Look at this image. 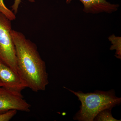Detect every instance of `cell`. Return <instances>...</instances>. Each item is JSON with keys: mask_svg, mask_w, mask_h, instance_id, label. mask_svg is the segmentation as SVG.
<instances>
[{"mask_svg": "<svg viewBox=\"0 0 121 121\" xmlns=\"http://www.w3.org/2000/svg\"><path fill=\"white\" fill-rule=\"evenodd\" d=\"M11 34L15 44L18 74L33 91H45L49 83L48 74L37 46L22 33L12 30Z\"/></svg>", "mask_w": 121, "mask_h": 121, "instance_id": "obj_1", "label": "cell"}, {"mask_svg": "<svg viewBox=\"0 0 121 121\" xmlns=\"http://www.w3.org/2000/svg\"><path fill=\"white\" fill-rule=\"evenodd\" d=\"M76 95L81 102L79 110L73 119L79 121H94L99 112L107 109H112L121 103V98L115 95L114 90L107 91L95 90L93 93H84L75 91L64 87Z\"/></svg>", "mask_w": 121, "mask_h": 121, "instance_id": "obj_2", "label": "cell"}, {"mask_svg": "<svg viewBox=\"0 0 121 121\" xmlns=\"http://www.w3.org/2000/svg\"><path fill=\"white\" fill-rule=\"evenodd\" d=\"M12 30L11 21L0 12V62L18 73Z\"/></svg>", "mask_w": 121, "mask_h": 121, "instance_id": "obj_3", "label": "cell"}, {"mask_svg": "<svg viewBox=\"0 0 121 121\" xmlns=\"http://www.w3.org/2000/svg\"><path fill=\"white\" fill-rule=\"evenodd\" d=\"M31 107L22 95L15 94L3 87H0V114L11 110L29 112Z\"/></svg>", "mask_w": 121, "mask_h": 121, "instance_id": "obj_4", "label": "cell"}, {"mask_svg": "<svg viewBox=\"0 0 121 121\" xmlns=\"http://www.w3.org/2000/svg\"><path fill=\"white\" fill-rule=\"evenodd\" d=\"M0 80L5 89L19 95L27 85L19 75L0 62Z\"/></svg>", "mask_w": 121, "mask_h": 121, "instance_id": "obj_5", "label": "cell"}, {"mask_svg": "<svg viewBox=\"0 0 121 121\" xmlns=\"http://www.w3.org/2000/svg\"><path fill=\"white\" fill-rule=\"evenodd\" d=\"M73 0H66L67 4ZM83 5V11L86 13H98L105 12L112 13L117 10L118 5L112 4L107 0H78Z\"/></svg>", "mask_w": 121, "mask_h": 121, "instance_id": "obj_6", "label": "cell"}, {"mask_svg": "<svg viewBox=\"0 0 121 121\" xmlns=\"http://www.w3.org/2000/svg\"><path fill=\"white\" fill-rule=\"evenodd\" d=\"M109 40L111 42L112 45L111 46L110 50H116L115 56L117 58L121 59V38L116 36L114 35L109 37Z\"/></svg>", "mask_w": 121, "mask_h": 121, "instance_id": "obj_7", "label": "cell"}, {"mask_svg": "<svg viewBox=\"0 0 121 121\" xmlns=\"http://www.w3.org/2000/svg\"><path fill=\"white\" fill-rule=\"evenodd\" d=\"M111 109L104 110L99 113L94 119V121H121L115 118L112 114Z\"/></svg>", "mask_w": 121, "mask_h": 121, "instance_id": "obj_8", "label": "cell"}, {"mask_svg": "<svg viewBox=\"0 0 121 121\" xmlns=\"http://www.w3.org/2000/svg\"><path fill=\"white\" fill-rule=\"evenodd\" d=\"M0 12L4 14L11 21L16 19L15 14L5 6L4 0H0Z\"/></svg>", "mask_w": 121, "mask_h": 121, "instance_id": "obj_9", "label": "cell"}, {"mask_svg": "<svg viewBox=\"0 0 121 121\" xmlns=\"http://www.w3.org/2000/svg\"><path fill=\"white\" fill-rule=\"evenodd\" d=\"M17 111L16 110H11L6 112L0 114V121H10L16 114Z\"/></svg>", "mask_w": 121, "mask_h": 121, "instance_id": "obj_10", "label": "cell"}, {"mask_svg": "<svg viewBox=\"0 0 121 121\" xmlns=\"http://www.w3.org/2000/svg\"><path fill=\"white\" fill-rule=\"evenodd\" d=\"M28 0L31 2H33L35 1V0ZM21 1V0H15L12 6V10L14 11V13L15 15L17 13L19 5L20 4Z\"/></svg>", "mask_w": 121, "mask_h": 121, "instance_id": "obj_11", "label": "cell"}, {"mask_svg": "<svg viewBox=\"0 0 121 121\" xmlns=\"http://www.w3.org/2000/svg\"><path fill=\"white\" fill-rule=\"evenodd\" d=\"M2 83H1V82L0 80V87H2Z\"/></svg>", "mask_w": 121, "mask_h": 121, "instance_id": "obj_12", "label": "cell"}]
</instances>
